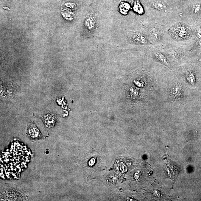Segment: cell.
<instances>
[{
    "mask_svg": "<svg viewBox=\"0 0 201 201\" xmlns=\"http://www.w3.org/2000/svg\"><path fill=\"white\" fill-rule=\"evenodd\" d=\"M152 5L155 8L161 11H165L167 10L166 4L163 1L161 0H156L153 1Z\"/></svg>",
    "mask_w": 201,
    "mask_h": 201,
    "instance_id": "cell-6",
    "label": "cell"
},
{
    "mask_svg": "<svg viewBox=\"0 0 201 201\" xmlns=\"http://www.w3.org/2000/svg\"><path fill=\"white\" fill-rule=\"evenodd\" d=\"M28 133L29 137L34 139H38L42 137L40 131L35 124L32 123H31L28 127Z\"/></svg>",
    "mask_w": 201,
    "mask_h": 201,
    "instance_id": "cell-3",
    "label": "cell"
},
{
    "mask_svg": "<svg viewBox=\"0 0 201 201\" xmlns=\"http://www.w3.org/2000/svg\"><path fill=\"white\" fill-rule=\"evenodd\" d=\"M130 8V6L127 3H123V4H121L120 7L121 13L124 14H127V13Z\"/></svg>",
    "mask_w": 201,
    "mask_h": 201,
    "instance_id": "cell-11",
    "label": "cell"
},
{
    "mask_svg": "<svg viewBox=\"0 0 201 201\" xmlns=\"http://www.w3.org/2000/svg\"><path fill=\"white\" fill-rule=\"evenodd\" d=\"M188 29L186 27L182 25H177L173 27L172 34L176 38L183 39L188 36Z\"/></svg>",
    "mask_w": 201,
    "mask_h": 201,
    "instance_id": "cell-2",
    "label": "cell"
},
{
    "mask_svg": "<svg viewBox=\"0 0 201 201\" xmlns=\"http://www.w3.org/2000/svg\"><path fill=\"white\" fill-rule=\"evenodd\" d=\"M86 22V26L88 29L91 30L94 29V28L95 27V24H96V23H95L96 22L94 17H92V16H89V17L87 19Z\"/></svg>",
    "mask_w": 201,
    "mask_h": 201,
    "instance_id": "cell-7",
    "label": "cell"
},
{
    "mask_svg": "<svg viewBox=\"0 0 201 201\" xmlns=\"http://www.w3.org/2000/svg\"><path fill=\"white\" fill-rule=\"evenodd\" d=\"M134 10L135 11L139 13V14L142 13L144 12L142 7L139 3H136V4H135L134 7Z\"/></svg>",
    "mask_w": 201,
    "mask_h": 201,
    "instance_id": "cell-12",
    "label": "cell"
},
{
    "mask_svg": "<svg viewBox=\"0 0 201 201\" xmlns=\"http://www.w3.org/2000/svg\"><path fill=\"white\" fill-rule=\"evenodd\" d=\"M154 55L155 57L160 61L162 63H163L167 66L169 65V63L168 62L167 60L166 59L165 56H164L161 53H159L158 52H156L154 53Z\"/></svg>",
    "mask_w": 201,
    "mask_h": 201,
    "instance_id": "cell-8",
    "label": "cell"
},
{
    "mask_svg": "<svg viewBox=\"0 0 201 201\" xmlns=\"http://www.w3.org/2000/svg\"><path fill=\"white\" fill-rule=\"evenodd\" d=\"M128 39L134 44L144 45L147 44L148 41L143 34L136 32H129L128 33Z\"/></svg>",
    "mask_w": 201,
    "mask_h": 201,
    "instance_id": "cell-1",
    "label": "cell"
},
{
    "mask_svg": "<svg viewBox=\"0 0 201 201\" xmlns=\"http://www.w3.org/2000/svg\"><path fill=\"white\" fill-rule=\"evenodd\" d=\"M201 10L200 5L199 4H195L193 7V10L196 13H199Z\"/></svg>",
    "mask_w": 201,
    "mask_h": 201,
    "instance_id": "cell-13",
    "label": "cell"
},
{
    "mask_svg": "<svg viewBox=\"0 0 201 201\" xmlns=\"http://www.w3.org/2000/svg\"><path fill=\"white\" fill-rule=\"evenodd\" d=\"M186 78L188 81L191 84L193 85L195 83V77L194 74L191 71L187 72V74H186Z\"/></svg>",
    "mask_w": 201,
    "mask_h": 201,
    "instance_id": "cell-10",
    "label": "cell"
},
{
    "mask_svg": "<svg viewBox=\"0 0 201 201\" xmlns=\"http://www.w3.org/2000/svg\"><path fill=\"white\" fill-rule=\"evenodd\" d=\"M173 96L175 97H180L181 94V88L178 85H176L173 87L171 91Z\"/></svg>",
    "mask_w": 201,
    "mask_h": 201,
    "instance_id": "cell-9",
    "label": "cell"
},
{
    "mask_svg": "<svg viewBox=\"0 0 201 201\" xmlns=\"http://www.w3.org/2000/svg\"><path fill=\"white\" fill-rule=\"evenodd\" d=\"M43 120L47 127H52L54 126L56 121V118L53 115L47 114L44 116Z\"/></svg>",
    "mask_w": 201,
    "mask_h": 201,
    "instance_id": "cell-4",
    "label": "cell"
},
{
    "mask_svg": "<svg viewBox=\"0 0 201 201\" xmlns=\"http://www.w3.org/2000/svg\"><path fill=\"white\" fill-rule=\"evenodd\" d=\"M150 36L154 41H160L161 40L162 35L160 31L155 28H153L150 31Z\"/></svg>",
    "mask_w": 201,
    "mask_h": 201,
    "instance_id": "cell-5",
    "label": "cell"
}]
</instances>
